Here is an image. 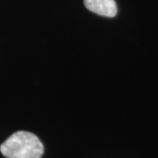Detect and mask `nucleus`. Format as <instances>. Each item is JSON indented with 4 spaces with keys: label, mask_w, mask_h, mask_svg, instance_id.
I'll return each instance as SVG.
<instances>
[{
    "label": "nucleus",
    "mask_w": 158,
    "mask_h": 158,
    "mask_svg": "<svg viewBox=\"0 0 158 158\" xmlns=\"http://www.w3.org/2000/svg\"><path fill=\"white\" fill-rule=\"evenodd\" d=\"M84 3L89 11L100 16L113 18L118 12L115 0H84Z\"/></svg>",
    "instance_id": "nucleus-2"
},
{
    "label": "nucleus",
    "mask_w": 158,
    "mask_h": 158,
    "mask_svg": "<svg viewBox=\"0 0 158 158\" xmlns=\"http://www.w3.org/2000/svg\"><path fill=\"white\" fill-rule=\"evenodd\" d=\"M0 151L6 158H40L44 148L35 135L19 131L2 143Z\"/></svg>",
    "instance_id": "nucleus-1"
}]
</instances>
